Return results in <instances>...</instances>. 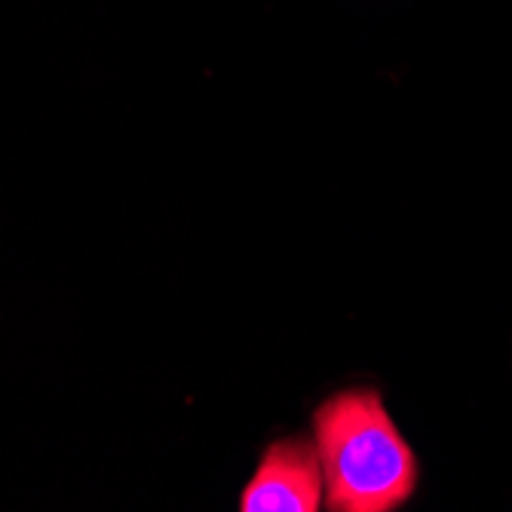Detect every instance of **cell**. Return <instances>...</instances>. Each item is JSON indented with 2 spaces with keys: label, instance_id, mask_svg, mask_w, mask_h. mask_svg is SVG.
Here are the masks:
<instances>
[{
  "label": "cell",
  "instance_id": "1",
  "mask_svg": "<svg viewBox=\"0 0 512 512\" xmlns=\"http://www.w3.org/2000/svg\"><path fill=\"white\" fill-rule=\"evenodd\" d=\"M325 503L335 512H390L417 488V457L378 390H341L313 411Z\"/></svg>",
  "mask_w": 512,
  "mask_h": 512
},
{
  "label": "cell",
  "instance_id": "2",
  "mask_svg": "<svg viewBox=\"0 0 512 512\" xmlns=\"http://www.w3.org/2000/svg\"><path fill=\"white\" fill-rule=\"evenodd\" d=\"M322 463L307 439L273 442L240 494L243 512H316L322 509Z\"/></svg>",
  "mask_w": 512,
  "mask_h": 512
}]
</instances>
